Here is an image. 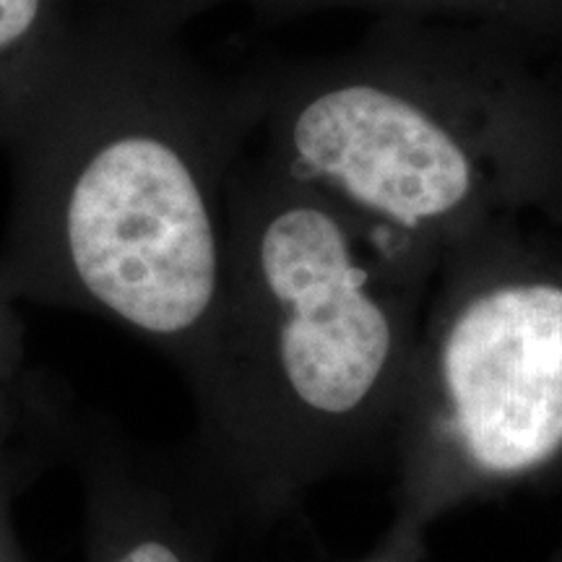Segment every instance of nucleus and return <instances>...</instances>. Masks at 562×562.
I'll list each match as a JSON object with an SVG mask.
<instances>
[{
  "mask_svg": "<svg viewBox=\"0 0 562 562\" xmlns=\"http://www.w3.org/2000/svg\"><path fill=\"white\" fill-rule=\"evenodd\" d=\"M547 562H562V544L558 547V550H554V554Z\"/></svg>",
  "mask_w": 562,
  "mask_h": 562,
  "instance_id": "9b49d317",
  "label": "nucleus"
},
{
  "mask_svg": "<svg viewBox=\"0 0 562 562\" xmlns=\"http://www.w3.org/2000/svg\"><path fill=\"white\" fill-rule=\"evenodd\" d=\"M250 81L258 149L432 263L558 195L552 104L510 32L378 16L347 50L250 68Z\"/></svg>",
  "mask_w": 562,
  "mask_h": 562,
  "instance_id": "7ed1b4c3",
  "label": "nucleus"
},
{
  "mask_svg": "<svg viewBox=\"0 0 562 562\" xmlns=\"http://www.w3.org/2000/svg\"><path fill=\"white\" fill-rule=\"evenodd\" d=\"M146 16L186 30L203 13L240 5L269 21L302 19L307 13L331 9H362L381 16H414L459 21V24H482L516 34L542 16L550 0H121Z\"/></svg>",
  "mask_w": 562,
  "mask_h": 562,
  "instance_id": "423d86ee",
  "label": "nucleus"
},
{
  "mask_svg": "<svg viewBox=\"0 0 562 562\" xmlns=\"http://www.w3.org/2000/svg\"><path fill=\"white\" fill-rule=\"evenodd\" d=\"M76 0H0V79L40 50Z\"/></svg>",
  "mask_w": 562,
  "mask_h": 562,
  "instance_id": "6e6552de",
  "label": "nucleus"
},
{
  "mask_svg": "<svg viewBox=\"0 0 562 562\" xmlns=\"http://www.w3.org/2000/svg\"><path fill=\"white\" fill-rule=\"evenodd\" d=\"M360 562H406V560L389 558V554H381V552H375V554H372V558H364V560H360Z\"/></svg>",
  "mask_w": 562,
  "mask_h": 562,
  "instance_id": "9d476101",
  "label": "nucleus"
},
{
  "mask_svg": "<svg viewBox=\"0 0 562 562\" xmlns=\"http://www.w3.org/2000/svg\"><path fill=\"white\" fill-rule=\"evenodd\" d=\"M438 263L258 149L227 191V305L193 391L195 487L271 518L391 448Z\"/></svg>",
  "mask_w": 562,
  "mask_h": 562,
  "instance_id": "f03ea898",
  "label": "nucleus"
},
{
  "mask_svg": "<svg viewBox=\"0 0 562 562\" xmlns=\"http://www.w3.org/2000/svg\"><path fill=\"white\" fill-rule=\"evenodd\" d=\"M389 451L378 552L406 562L448 513L562 480V266L513 216L442 252Z\"/></svg>",
  "mask_w": 562,
  "mask_h": 562,
  "instance_id": "20e7f679",
  "label": "nucleus"
},
{
  "mask_svg": "<svg viewBox=\"0 0 562 562\" xmlns=\"http://www.w3.org/2000/svg\"><path fill=\"white\" fill-rule=\"evenodd\" d=\"M63 417L60 398L42 391L30 412L0 422V562H26L13 526V503L37 474L40 461L60 451Z\"/></svg>",
  "mask_w": 562,
  "mask_h": 562,
  "instance_id": "0eeeda50",
  "label": "nucleus"
},
{
  "mask_svg": "<svg viewBox=\"0 0 562 562\" xmlns=\"http://www.w3.org/2000/svg\"><path fill=\"white\" fill-rule=\"evenodd\" d=\"M60 451L79 467L87 562H220L216 510L138 456L115 427L68 412Z\"/></svg>",
  "mask_w": 562,
  "mask_h": 562,
  "instance_id": "39448f33",
  "label": "nucleus"
},
{
  "mask_svg": "<svg viewBox=\"0 0 562 562\" xmlns=\"http://www.w3.org/2000/svg\"><path fill=\"white\" fill-rule=\"evenodd\" d=\"M40 389L26 372L24 321L16 300L0 290V422L16 419L37 402Z\"/></svg>",
  "mask_w": 562,
  "mask_h": 562,
  "instance_id": "1a4fd4ad",
  "label": "nucleus"
},
{
  "mask_svg": "<svg viewBox=\"0 0 562 562\" xmlns=\"http://www.w3.org/2000/svg\"><path fill=\"white\" fill-rule=\"evenodd\" d=\"M256 133L250 70L216 74L121 0L74 5L0 79V290L115 323L199 391L227 305L229 180Z\"/></svg>",
  "mask_w": 562,
  "mask_h": 562,
  "instance_id": "f257e3e1",
  "label": "nucleus"
}]
</instances>
